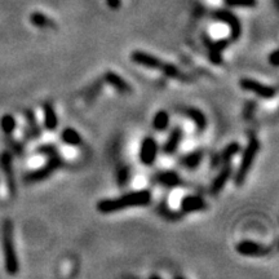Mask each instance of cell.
Segmentation results:
<instances>
[{
    "label": "cell",
    "mask_w": 279,
    "mask_h": 279,
    "mask_svg": "<svg viewBox=\"0 0 279 279\" xmlns=\"http://www.w3.org/2000/svg\"><path fill=\"white\" fill-rule=\"evenodd\" d=\"M153 194L150 190H137V191H129L119 198L102 199L97 203V211L99 213H114V212L123 211V209L132 208V207H142L148 205L151 202Z\"/></svg>",
    "instance_id": "6da1fadb"
},
{
    "label": "cell",
    "mask_w": 279,
    "mask_h": 279,
    "mask_svg": "<svg viewBox=\"0 0 279 279\" xmlns=\"http://www.w3.org/2000/svg\"><path fill=\"white\" fill-rule=\"evenodd\" d=\"M1 244H3L5 272L9 276H16L19 270V263L18 257H17L16 248H14V239H13V222L10 220H5L3 222Z\"/></svg>",
    "instance_id": "7a4b0ae2"
},
{
    "label": "cell",
    "mask_w": 279,
    "mask_h": 279,
    "mask_svg": "<svg viewBox=\"0 0 279 279\" xmlns=\"http://www.w3.org/2000/svg\"><path fill=\"white\" fill-rule=\"evenodd\" d=\"M259 151H260V141L256 137H251L247 146H246L243 151L239 167H238L237 172H235L234 183L237 186H242L244 184L248 174H250L251 167H252V164H254L255 159H256V155L259 154Z\"/></svg>",
    "instance_id": "3957f363"
},
{
    "label": "cell",
    "mask_w": 279,
    "mask_h": 279,
    "mask_svg": "<svg viewBox=\"0 0 279 279\" xmlns=\"http://www.w3.org/2000/svg\"><path fill=\"white\" fill-rule=\"evenodd\" d=\"M64 158L61 157L60 153L51 155V157H47V162H45L44 166L38 168V170L31 171L29 174H26L25 177H23V181L27 184H35L47 180V179H49L52 175L55 174L56 171L64 167Z\"/></svg>",
    "instance_id": "277c9868"
},
{
    "label": "cell",
    "mask_w": 279,
    "mask_h": 279,
    "mask_svg": "<svg viewBox=\"0 0 279 279\" xmlns=\"http://www.w3.org/2000/svg\"><path fill=\"white\" fill-rule=\"evenodd\" d=\"M0 168L5 176L6 189L10 196H16L17 186L14 179V171H13V154L10 151H3L0 154Z\"/></svg>",
    "instance_id": "5b68a950"
},
{
    "label": "cell",
    "mask_w": 279,
    "mask_h": 279,
    "mask_svg": "<svg viewBox=\"0 0 279 279\" xmlns=\"http://www.w3.org/2000/svg\"><path fill=\"white\" fill-rule=\"evenodd\" d=\"M242 90L247 91V92L255 93L256 96L264 99H272L277 96V90L272 86H265V84L260 83V82L254 81V79H248L244 78L239 82Z\"/></svg>",
    "instance_id": "8992f818"
},
{
    "label": "cell",
    "mask_w": 279,
    "mask_h": 279,
    "mask_svg": "<svg viewBox=\"0 0 279 279\" xmlns=\"http://www.w3.org/2000/svg\"><path fill=\"white\" fill-rule=\"evenodd\" d=\"M203 43L208 51V58L211 64L221 65L222 64V52L229 45V39H220L213 40L209 35H203Z\"/></svg>",
    "instance_id": "52a82bcc"
},
{
    "label": "cell",
    "mask_w": 279,
    "mask_h": 279,
    "mask_svg": "<svg viewBox=\"0 0 279 279\" xmlns=\"http://www.w3.org/2000/svg\"><path fill=\"white\" fill-rule=\"evenodd\" d=\"M158 142L155 138L153 137H145L141 142V146H140V162H141L144 166H153L157 161V157H158Z\"/></svg>",
    "instance_id": "ba28073f"
},
{
    "label": "cell",
    "mask_w": 279,
    "mask_h": 279,
    "mask_svg": "<svg viewBox=\"0 0 279 279\" xmlns=\"http://www.w3.org/2000/svg\"><path fill=\"white\" fill-rule=\"evenodd\" d=\"M213 18L218 22H221L222 25L228 26L229 30H230V39L231 40H238L239 36H241V23H239V19L235 16H233L231 13L224 12L222 9L216 10L215 14H213Z\"/></svg>",
    "instance_id": "9c48e42d"
},
{
    "label": "cell",
    "mask_w": 279,
    "mask_h": 279,
    "mask_svg": "<svg viewBox=\"0 0 279 279\" xmlns=\"http://www.w3.org/2000/svg\"><path fill=\"white\" fill-rule=\"evenodd\" d=\"M131 60L133 64L140 65L142 68L151 69V70H162L164 62L153 55H149L146 52L133 51L131 53Z\"/></svg>",
    "instance_id": "30bf717a"
},
{
    "label": "cell",
    "mask_w": 279,
    "mask_h": 279,
    "mask_svg": "<svg viewBox=\"0 0 279 279\" xmlns=\"http://www.w3.org/2000/svg\"><path fill=\"white\" fill-rule=\"evenodd\" d=\"M235 251H237L239 255H242V256L257 257L267 255L270 251V248H268L267 246H264V244L257 243V242L254 241H242L239 242V243H237Z\"/></svg>",
    "instance_id": "8fae6325"
},
{
    "label": "cell",
    "mask_w": 279,
    "mask_h": 279,
    "mask_svg": "<svg viewBox=\"0 0 279 279\" xmlns=\"http://www.w3.org/2000/svg\"><path fill=\"white\" fill-rule=\"evenodd\" d=\"M231 175H233V166L231 162H226V163L221 164V168L218 171L217 176L213 179L211 184V192L213 195H217L218 192L221 191L225 187V185L230 180Z\"/></svg>",
    "instance_id": "7c38bea8"
},
{
    "label": "cell",
    "mask_w": 279,
    "mask_h": 279,
    "mask_svg": "<svg viewBox=\"0 0 279 279\" xmlns=\"http://www.w3.org/2000/svg\"><path fill=\"white\" fill-rule=\"evenodd\" d=\"M153 181L162 186L170 187V189L180 187L184 184L180 175L177 174V172H175V171H162V172H158V174L154 175V177H153Z\"/></svg>",
    "instance_id": "4fadbf2b"
},
{
    "label": "cell",
    "mask_w": 279,
    "mask_h": 279,
    "mask_svg": "<svg viewBox=\"0 0 279 279\" xmlns=\"http://www.w3.org/2000/svg\"><path fill=\"white\" fill-rule=\"evenodd\" d=\"M183 213H192L207 209L208 204L200 195H185L180 203Z\"/></svg>",
    "instance_id": "5bb4252c"
},
{
    "label": "cell",
    "mask_w": 279,
    "mask_h": 279,
    "mask_svg": "<svg viewBox=\"0 0 279 279\" xmlns=\"http://www.w3.org/2000/svg\"><path fill=\"white\" fill-rule=\"evenodd\" d=\"M184 138V129L181 127H176L174 131L171 132V135L168 136V138L164 142L163 148H162V151H163L166 155H172L175 154L180 146L181 141Z\"/></svg>",
    "instance_id": "9a60e30c"
},
{
    "label": "cell",
    "mask_w": 279,
    "mask_h": 279,
    "mask_svg": "<svg viewBox=\"0 0 279 279\" xmlns=\"http://www.w3.org/2000/svg\"><path fill=\"white\" fill-rule=\"evenodd\" d=\"M242 148L239 142H231L229 144L226 148H224V150L217 155V157L212 161V168H216L221 164L226 163V162H230L238 153H241Z\"/></svg>",
    "instance_id": "2e32d148"
},
{
    "label": "cell",
    "mask_w": 279,
    "mask_h": 279,
    "mask_svg": "<svg viewBox=\"0 0 279 279\" xmlns=\"http://www.w3.org/2000/svg\"><path fill=\"white\" fill-rule=\"evenodd\" d=\"M103 81L109 84V86H111L114 90L118 91L119 93H122V94H129L132 92L131 86L120 75H118L114 71H107L105 77H103Z\"/></svg>",
    "instance_id": "e0dca14e"
},
{
    "label": "cell",
    "mask_w": 279,
    "mask_h": 279,
    "mask_svg": "<svg viewBox=\"0 0 279 279\" xmlns=\"http://www.w3.org/2000/svg\"><path fill=\"white\" fill-rule=\"evenodd\" d=\"M184 114H185V115L187 116L192 123H194V125H195V128L198 132L202 133V132H204L205 129H207L208 122H207V118H205V115L203 114L202 110L196 109V107H186Z\"/></svg>",
    "instance_id": "ac0fdd59"
},
{
    "label": "cell",
    "mask_w": 279,
    "mask_h": 279,
    "mask_svg": "<svg viewBox=\"0 0 279 279\" xmlns=\"http://www.w3.org/2000/svg\"><path fill=\"white\" fill-rule=\"evenodd\" d=\"M203 158H204V151L202 149L194 150L191 153H187L180 159V164L184 168L189 171H194L200 166Z\"/></svg>",
    "instance_id": "d6986e66"
},
{
    "label": "cell",
    "mask_w": 279,
    "mask_h": 279,
    "mask_svg": "<svg viewBox=\"0 0 279 279\" xmlns=\"http://www.w3.org/2000/svg\"><path fill=\"white\" fill-rule=\"evenodd\" d=\"M25 119H26V124H27V136L31 140H36V138L40 137L42 135V128L38 123V119H36L35 112L32 110H25Z\"/></svg>",
    "instance_id": "ffe728a7"
},
{
    "label": "cell",
    "mask_w": 279,
    "mask_h": 279,
    "mask_svg": "<svg viewBox=\"0 0 279 279\" xmlns=\"http://www.w3.org/2000/svg\"><path fill=\"white\" fill-rule=\"evenodd\" d=\"M43 112H44V127L48 131H55L58 125V118L56 110L51 102L43 103Z\"/></svg>",
    "instance_id": "44dd1931"
},
{
    "label": "cell",
    "mask_w": 279,
    "mask_h": 279,
    "mask_svg": "<svg viewBox=\"0 0 279 279\" xmlns=\"http://www.w3.org/2000/svg\"><path fill=\"white\" fill-rule=\"evenodd\" d=\"M61 141L69 146H79L82 145L83 140L79 132L74 128H65L61 133Z\"/></svg>",
    "instance_id": "7402d4cb"
},
{
    "label": "cell",
    "mask_w": 279,
    "mask_h": 279,
    "mask_svg": "<svg viewBox=\"0 0 279 279\" xmlns=\"http://www.w3.org/2000/svg\"><path fill=\"white\" fill-rule=\"evenodd\" d=\"M170 125V114L166 110H161L153 118V128L158 132H163Z\"/></svg>",
    "instance_id": "603a6c76"
},
{
    "label": "cell",
    "mask_w": 279,
    "mask_h": 279,
    "mask_svg": "<svg viewBox=\"0 0 279 279\" xmlns=\"http://www.w3.org/2000/svg\"><path fill=\"white\" fill-rule=\"evenodd\" d=\"M0 127H1V131L4 132V135H12L17 127V122L14 116L10 115V114H5V115L1 116V119H0Z\"/></svg>",
    "instance_id": "cb8c5ba5"
},
{
    "label": "cell",
    "mask_w": 279,
    "mask_h": 279,
    "mask_svg": "<svg viewBox=\"0 0 279 279\" xmlns=\"http://www.w3.org/2000/svg\"><path fill=\"white\" fill-rule=\"evenodd\" d=\"M161 71L163 73L164 75H166V77L172 78V79H180V81H185L186 79V78L184 77L183 71L172 64H167V62H164L163 68H162Z\"/></svg>",
    "instance_id": "d4e9b609"
},
{
    "label": "cell",
    "mask_w": 279,
    "mask_h": 279,
    "mask_svg": "<svg viewBox=\"0 0 279 279\" xmlns=\"http://www.w3.org/2000/svg\"><path fill=\"white\" fill-rule=\"evenodd\" d=\"M131 180V168L128 166H122L116 172V184L119 185V187H123Z\"/></svg>",
    "instance_id": "484cf974"
},
{
    "label": "cell",
    "mask_w": 279,
    "mask_h": 279,
    "mask_svg": "<svg viewBox=\"0 0 279 279\" xmlns=\"http://www.w3.org/2000/svg\"><path fill=\"white\" fill-rule=\"evenodd\" d=\"M30 19H31V23L32 25H35L36 27H51V26H53V22H52L51 19L48 18V17H45L44 14H40V13H34V14H31V17H30Z\"/></svg>",
    "instance_id": "4316f807"
},
{
    "label": "cell",
    "mask_w": 279,
    "mask_h": 279,
    "mask_svg": "<svg viewBox=\"0 0 279 279\" xmlns=\"http://www.w3.org/2000/svg\"><path fill=\"white\" fill-rule=\"evenodd\" d=\"M159 212H161V215L163 216L164 218H167V220H172V221L180 220L181 216H183V213H180V212L172 211V209H171L167 204L159 205Z\"/></svg>",
    "instance_id": "83f0119b"
},
{
    "label": "cell",
    "mask_w": 279,
    "mask_h": 279,
    "mask_svg": "<svg viewBox=\"0 0 279 279\" xmlns=\"http://www.w3.org/2000/svg\"><path fill=\"white\" fill-rule=\"evenodd\" d=\"M36 153L40 155H45V157H51V155L60 153V150H58V148L56 146V144H44L40 145V146L36 149Z\"/></svg>",
    "instance_id": "f1b7e54d"
},
{
    "label": "cell",
    "mask_w": 279,
    "mask_h": 279,
    "mask_svg": "<svg viewBox=\"0 0 279 279\" xmlns=\"http://www.w3.org/2000/svg\"><path fill=\"white\" fill-rule=\"evenodd\" d=\"M5 141H6V144L9 145L10 153H12V154H17V155L23 154V145L21 144V142L16 141V140H13L10 136H6Z\"/></svg>",
    "instance_id": "f546056e"
},
{
    "label": "cell",
    "mask_w": 279,
    "mask_h": 279,
    "mask_svg": "<svg viewBox=\"0 0 279 279\" xmlns=\"http://www.w3.org/2000/svg\"><path fill=\"white\" fill-rule=\"evenodd\" d=\"M225 3H229L231 5H241V6H252L255 4L254 0H224Z\"/></svg>",
    "instance_id": "4dcf8cb0"
},
{
    "label": "cell",
    "mask_w": 279,
    "mask_h": 279,
    "mask_svg": "<svg viewBox=\"0 0 279 279\" xmlns=\"http://www.w3.org/2000/svg\"><path fill=\"white\" fill-rule=\"evenodd\" d=\"M268 60H269V64H272L273 66H278V51L274 49L269 56H268Z\"/></svg>",
    "instance_id": "1f68e13d"
}]
</instances>
